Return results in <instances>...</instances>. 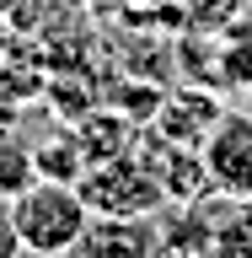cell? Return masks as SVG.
Instances as JSON below:
<instances>
[{"label":"cell","mask_w":252,"mask_h":258,"mask_svg":"<svg viewBox=\"0 0 252 258\" xmlns=\"http://www.w3.org/2000/svg\"><path fill=\"white\" fill-rule=\"evenodd\" d=\"M11 221L22 237V253L38 258H70L92 226V205L80 183H59V177H38L32 188L11 199Z\"/></svg>","instance_id":"obj_1"},{"label":"cell","mask_w":252,"mask_h":258,"mask_svg":"<svg viewBox=\"0 0 252 258\" xmlns=\"http://www.w3.org/2000/svg\"><path fill=\"white\" fill-rule=\"evenodd\" d=\"M80 194H86L92 215H156L172 199L161 172L150 167V156H134V151L92 161L86 177H80Z\"/></svg>","instance_id":"obj_2"},{"label":"cell","mask_w":252,"mask_h":258,"mask_svg":"<svg viewBox=\"0 0 252 258\" xmlns=\"http://www.w3.org/2000/svg\"><path fill=\"white\" fill-rule=\"evenodd\" d=\"M204 172L209 188L231 194V199H252V113H220V124L204 140Z\"/></svg>","instance_id":"obj_3"},{"label":"cell","mask_w":252,"mask_h":258,"mask_svg":"<svg viewBox=\"0 0 252 258\" xmlns=\"http://www.w3.org/2000/svg\"><path fill=\"white\" fill-rule=\"evenodd\" d=\"M156 253V231L150 215H92L75 258H150Z\"/></svg>","instance_id":"obj_4"},{"label":"cell","mask_w":252,"mask_h":258,"mask_svg":"<svg viewBox=\"0 0 252 258\" xmlns=\"http://www.w3.org/2000/svg\"><path fill=\"white\" fill-rule=\"evenodd\" d=\"M32 151H38V172H43V177H59V183H80L86 167H92V156H86L75 124H70V129H54V135L38 140Z\"/></svg>","instance_id":"obj_5"},{"label":"cell","mask_w":252,"mask_h":258,"mask_svg":"<svg viewBox=\"0 0 252 258\" xmlns=\"http://www.w3.org/2000/svg\"><path fill=\"white\" fill-rule=\"evenodd\" d=\"M38 151H32L27 140H16V135H6L0 129V199H16L22 188H32L38 183Z\"/></svg>","instance_id":"obj_6"},{"label":"cell","mask_w":252,"mask_h":258,"mask_svg":"<svg viewBox=\"0 0 252 258\" xmlns=\"http://www.w3.org/2000/svg\"><path fill=\"white\" fill-rule=\"evenodd\" d=\"M16 253H22V237L11 221V199H0V258H16Z\"/></svg>","instance_id":"obj_7"}]
</instances>
